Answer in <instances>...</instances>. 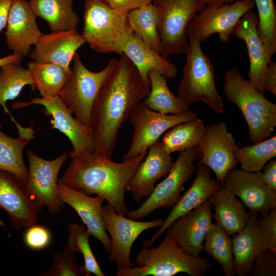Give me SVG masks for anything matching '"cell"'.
Returning a JSON list of instances; mask_svg holds the SVG:
<instances>
[{
    "instance_id": "7dc6e473",
    "label": "cell",
    "mask_w": 276,
    "mask_h": 276,
    "mask_svg": "<svg viewBox=\"0 0 276 276\" xmlns=\"http://www.w3.org/2000/svg\"><path fill=\"white\" fill-rule=\"evenodd\" d=\"M22 57L20 55L13 53L11 55L0 58V66L12 62H21Z\"/></svg>"
},
{
    "instance_id": "ac0fdd59",
    "label": "cell",
    "mask_w": 276,
    "mask_h": 276,
    "mask_svg": "<svg viewBox=\"0 0 276 276\" xmlns=\"http://www.w3.org/2000/svg\"><path fill=\"white\" fill-rule=\"evenodd\" d=\"M213 205L210 198L180 216L166 229L188 255L199 256L203 250L205 235L213 224Z\"/></svg>"
},
{
    "instance_id": "5bb4252c",
    "label": "cell",
    "mask_w": 276,
    "mask_h": 276,
    "mask_svg": "<svg viewBox=\"0 0 276 276\" xmlns=\"http://www.w3.org/2000/svg\"><path fill=\"white\" fill-rule=\"evenodd\" d=\"M202 163L213 171L217 180L223 181L227 173L236 169L238 162L236 153L239 148L226 123L219 121L205 127L199 145Z\"/></svg>"
},
{
    "instance_id": "f1b7e54d",
    "label": "cell",
    "mask_w": 276,
    "mask_h": 276,
    "mask_svg": "<svg viewBox=\"0 0 276 276\" xmlns=\"http://www.w3.org/2000/svg\"><path fill=\"white\" fill-rule=\"evenodd\" d=\"M150 92L143 102L151 110L165 114H175L190 110L189 105L169 89L167 79L158 73L151 71L148 75Z\"/></svg>"
},
{
    "instance_id": "52a82bcc",
    "label": "cell",
    "mask_w": 276,
    "mask_h": 276,
    "mask_svg": "<svg viewBox=\"0 0 276 276\" xmlns=\"http://www.w3.org/2000/svg\"><path fill=\"white\" fill-rule=\"evenodd\" d=\"M73 61V68L58 96L75 117L90 127L93 104L102 85L117 67L118 60L111 59L103 70L97 72L88 70L77 53Z\"/></svg>"
},
{
    "instance_id": "2e32d148",
    "label": "cell",
    "mask_w": 276,
    "mask_h": 276,
    "mask_svg": "<svg viewBox=\"0 0 276 276\" xmlns=\"http://www.w3.org/2000/svg\"><path fill=\"white\" fill-rule=\"evenodd\" d=\"M0 208L9 215L16 229L35 224L41 210L25 183L14 174L0 169Z\"/></svg>"
},
{
    "instance_id": "d6a6232c",
    "label": "cell",
    "mask_w": 276,
    "mask_h": 276,
    "mask_svg": "<svg viewBox=\"0 0 276 276\" xmlns=\"http://www.w3.org/2000/svg\"><path fill=\"white\" fill-rule=\"evenodd\" d=\"M28 69L41 97L58 96L70 73L58 64L35 61L28 63Z\"/></svg>"
},
{
    "instance_id": "7bdbcfd3",
    "label": "cell",
    "mask_w": 276,
    "mask_h": 276,
    "mask_svg": "<svg viewBox=\"0 0 276 276\" xmlns=\"http://www.w3.org/2000/svg\"><path fill=\"white\" fill-rule=\"evenodd\" d=\"M109 6L119 11L129 12L130 11L146 4L152 3L154 0H103Z\"/></svg>"
},
{
    "instance_id": "60d3db41",
    "label": "cell",
    "mask_w": 276,
    "mask_h": 276,
    "mask_svg": "<svg viewBox=\"0 0 276 276\" xmlns=\"http://www.w3.org/2000/svg\"><path fill=\"white\" fill-rule=\"evenodd\" d=\"M253 276L276 275V252L264 249L256 256L251 268Z\"/></svg>"
},
{
    "instance_id": "f6af8a7d",
    "label": "cell",
    "mask_w": 276,
    "mask_h": 276,
    "mask_svg": "<svg viewBox=\"0 0 276 276\" xmlns=\"http://www.w3.org/2000/svg\"><path fill=\"white\" fill-rule=\"evenodd\" d=\"M263 168L262 175L265 183L269 188L276 192V161L271 160Z\"/></svg>"
},
{
    "instance_id": "1f68e13d",
    "label": "cell",
    "mask_w": 276,
    "mask_h": 276,
    "mask_svg": "<svg viewBox=\"0 0 276 276\" xmlns=\"http://www.w3.org/2000/svg\"><path fill=\"white\" fill-rule=\"evenodd\" d=\"M205 126L199 118L179 124L167 131L160 141L164 150L169 154L181 152L200 144Z\"/></svg>"
},
{
    "instance_id": "ba28073f",
    "label": "cell",
    "mask_w": 276,
    "mask_h": 276,
    "mask_svg": "<svg viewBox=\"0 0 276 276\" xmlns=\"http://www.w3.org/2000/svg\"><path fill=\"white\" fill-rule=\"evenodd\" d=\"M152 3L159 12L160 55L167 58L186 54L189 48L188 25L205 7L201 0H154Z\"/></svg>"
},
{
    "instance_id": "ab89813d",
    "label": "cell",
    "mask_w": 276,
    "mask_h": 276,
    "mask_svg": "<svg viewBox=\"0 0 276 276\" xmlns=\"http://www.w3.org/2000/svg\"><path fill=\"white\" fill-rule=\"evenodd\" d=\"M262 215L257 223L264 249L276 252V208Z\"/></svg>"
},
{
    "instance_id": "8d00e7d4",
    "label": "cell",
    "mask_w": 276,
    "mask_h": 276,
    "mask_svg": "<svg viewBox=\"0 0 276 276\" xmlns=\"http://www.w3.org/2000/svg\"><path fill=\"white\" fill-rule=\"evenodd\" d=\"M276 155V136L266 139L253 145L239 148L236 156L242 170L260 172L265 164Z\"/></svg>"
},
{
    "instance_id": "3957f363",
    "label": "cell",
    "mask_w": 276,
    "mask_h": 276,
    "mask_svg": "<svg viewBox=\"0 0 276 276\" xmlns=\"http://www.w3.org/2000/svg\"><path fill=\"white\" fill-rule=\"evenodd\" d=\"M136 267L118 268V276H172L183 272L204 275L211 264L206 258L186 254L176 240L167 234L156 248L143 247L135 258Z\"/></svg>"
},
{
    "instance_id": "bcb514c9",
    "label": "cell",
    "mask_w": 276,
    "mask_h": 276,
    "mask_svg": "<svg viewBox=\"0 0 276 276\" xmlns=\"http://www.w3.org/2000/svg\"><path fill=\"white\" fill-rule=\"evenodd\" d=\"M12 0H0V33L6 27Z\"/></svg>"
},
{
    "instance_id": "83f0119b",
    "label": "cell",
    "mask_w": 276,
    "mask_h": 276,
    "mask_svg": "<svg viewBox=\"0 0 276 276\" xmlns=\"http://www.w3.org/2000/svg\"><path fill=\"white\" fill-rule=\"evenodd\" d=\"M29 3L52 32L77 30L80 19L74 11L73 0H30Z\"/></svg>"
},
{
    "instance_id": "44dd1931",
    "label": "cell",
    "mask_w": 276,
    "mask_h": 276,
    "mask_svg": "<svg viewBox=\"0 0 276 276\" xmlns=\"http://www.w3.org/2000/svg\"><path fill=\"white\" fill-rule=\"evenodd\" d=\"M148 149L147 155L130 179L126 189L137 202L151 195L156 182L168 174L173 164L171 154L164 150L159 140Z\"/></svg>"
},
{
    "instance_id": "681fc988",
    "label": "cell",
    "mask_w": 276,
    "mask_h": 276,
    "mask_svg": "<svg viewBox=\"0 0 276 276\" xmlns=\"http://www.w3.org/2000/svg\"><path fill=\"white\" fill-rule=\"evenodd\" d=\"M0 225L4 227V223L3 221L0 219Z\"/></svg>"
},
{
    "instance_id": "ffe728a7",
    "label": "cell",
    "mask_w": 276,
    "mask_h": 276,
    "mask_svg": "<svg viewBox=\"0 0 276 276\" xmlns=\"http://www.w3.org/2000/svg\"><path fill=\"white\" fill-rule=\"evenodd\" d=\"M57 192L63 202L70 205L76 212L91 235L98 239L109 252L111 241L105 229L102 211L103 203L105 200L97 195L90 197L59 182Z\"/></svg>"
},
{
    "instance_id": "d6986e66",
    "label": "cell",
    "mask_w": 276,
    "mask_h": 276,
    "mask_svg": "<svg viewBox=\"0 0 276 276\" xmlns=\"http://www.w3.org/2000/svg\"><path fill=\"white\" fill-rule=\"evenodd\" d=\"M36 18L29 2L12 1L5 34L7 45L13 53L22 57L28 55L31 47L39 39L42 33Z\"/></svg>"
},
{
    "instance_id": "9a60e30c",
    "label": "cell",
    "mask_w": 276,
    "mask_h": 276,
    "mask_svg": "<svg viewBox=\"0 0 276 276\" xmlns=\"http://www.w3.org/2000/svg\"><path fill=\"white\" fill-rule=\"evenodd\" d=\"M255 6L253 0H236L229 4L206 6L190 23L201 43L216 33L221 41L228 43L241 18Z\"/></svg>"
},
{
    "instance_id": "484cf974",
    "label": "cell",
    "mask_w": 276,
    "mask_h": 276,
    "mask_svg": "<svg viewBox=\"0 0 276 276\" xmlns=\"http://www.w3.org/2000/svg\"><path fill=\"white\" fill-rule=\"evenodd\" d=\"M258 214L250 213L244 227L232 239L235 274L245 276L251 273L254 259L264 249L259 230Z\"/></svg>"
},
{
    "instance_id": "d4e9b609",
    "label": "cell",
    "mask_w": 276,
    "mask_h": 276,
    "mask_svg": "<svg viewBox=\"0 0 276 276\" xmlns=\"http://www.w3.org/2000/svg\"><path fill=\"white\" fill-rule=\"evenodd\" d=\"M122 53L132 63L144 82L149 86L148 75L151 71L158 73L167 79L174 78L177 76L178 70L175 64L148 46L133 33L125 43Z\"/></svg>"
},
{
    "instance_id": "e575fe53",
    "label": "cell",
    "mask_w": 276,
    "mask_h": 276,
    "mask_svg": "<svg viewBox=\"0 0 276 276\" xmlns=\"http://www.w3.org/2000/svg\"><path fill=\"white\" fill-rule=\"evenodd\" d=\"M206 251L221 266L225 276H234L232 239L216 223L207 232L203 245Z\"/></svg>"
},
{
    "instance_id": "8992f818",
    "label": "cell",
    "mask_w": 276,
    "mask_h": 276,
    "mask_svg": "<svg viewBox=\"0 0 276 276\" xmlns=\"http://www.w3.org/2000/svg\"><path fill=\"white\" fill-rule=\"evenodd\" d=\"M189 48L178 96L188 105L197 101L205 103L219 113H223V103L215 83L214 67L203 53L190 22L188 28Z\"/></svg>"
},
{
    "instance_id": "5b68a950",
    "label": "cell",
    "mask_w": 276,
    "mask_h": 276,
    "mask_svg": "<svg viewBox=\"0 0 276 276\" xmlns=\"http://www.w3.org/2000/svg\"><path fill=\"white\" fill-rule=\"evenodd\" d=\"M128 13L116 10L103 0H85L82 35L89 47L102 54H122L133 33Z\"/></svg>"
},
{
    "instance_id": "7c38bea8",
    "label": "cell",
    "mask_w": 276,
    "mask_h": 276,
    "mask_svg": "<svg viewBox=\"0 0 276 276\" xmlns=\"http://www.w3.org/2000/svg\"><path fill=\"white\" fill-rule=\"evenodd\" d=\"M102 211L105 229L111 241L108 260L116 263L118 268L133 267L130 253L133 243L144 231L160 227L164 220L141 221L132 219L116 212L108 203L102 207Z\"/></svg>"
},
{
    "instance_id": "f35d334b",
    "label": "cell",
    "mask_w": 276,
    "mask_h": 276,
    "mask_svg": "<svg viewBox=\"0 0 276 276\" xmlns=\"http://www.w3.org/2000/svg\"><path fill=\"white\" fill-rule=\"evenodd\" d=\"M74 254L75 252L66 247L63 252L55 253L51 267L42 273L40 275H85L82 265H79Z\"/></svg>"
},
{
    "instance_id": "d590c367",
    "label": "cell",
    "mask_w": 276,
    "mask_h": 276,
    "mask_svg": "<svg viewBox=\"0 0 276 276\" xmlns=\"http://www.w3.org/2000/svg\"><path fill=\"white\" fill-rule=\"evenodd\" d=\"M68 236L66 248L77 253L81 254L84 264L82 265L85 276L94 274L97 276H105L90 247L89 238L91 234L83 224L68 223Z\"/></svg>"
},
{
    "instance_id": "7402d4cb",
    "label": "cell",
    "mask_w": 276,
    "mask_h": 276,
    "mask_svg": "<svg viewBox=\"0 0 276 276\" xmlns=\"http://www.w3.org/2000/svg\"><path fill=\"white\" fill-rule=\"evenodd\" d=\"M220 185L218 180L211 179L210 169L204 164L198 163L196 175L192 184L172 207L158 230L149 240L143 242V247H151L159 236L174 221L210 198Z\"/></svg>"
},
{
    "instance_id": "e0dca14e",
    "label": "cell",
    "mask_w": 276,
    "mask_h": 276,
    "mask_svg": "<svg viewBox=\"0 0 276 276\" xmlns=\"http://www.w3.org/2000/svg\"><path fill=\"white\" fill-rule=\"evenodd\" d=\"M221 185L241 199L250 213L264 214L276 208V192L265 183L262 172L229 171Z\"/></svg>"
},
{
    "instance_id": "ee69618b",
    "label": "cell",
    "mask_w": 276,
    "mask_h": 276,
    "mask_svg": "<svg viewBox=\"0 0 276 276\" xmlns=\"http://www.w3.org/2000/svg\"><path fill=\"white\" fill-rule=\"evenodd\" d=\"M264 87L276 96V62L271 60L264 75Z\"/></svg>"
},
{
    "instance_id": "f546056e",
    "label": "cell",
    "mask_w": 276,
    "mask_h": 276,
    "mask_svg": "<svg viewBox=\"0 0 276 276\" xmlns=\"http://www.w3.org/2000/svg\"><path fill=\"white\" fill-rule=\"evenodd\" d=\"M128 19L133 33L148 46L160 54L159 12L157 7L150 3L134 9L128 13Z\"/></svg>"
},
{
    "instance_id": "277c9868",
    "label": "cell",
    "mask_w": 276,
    "mask_h": 276,
    "mask_svg": "<svg viewBox=\"0 0 276 276\" xmlns=\"http://www.w3.org/2000/svg\"><path fill=\"white\" fill-rule=\"evenodd\" d=\"M223 90L228 101L241 111L248 126L249 139L256 144L268 138L276 126V105L236 67L225 72Z\"/></svg>"
},
{
    "instance_id": "4dcf8cb0",
    "label": "cell",
    "mask_w": 276,
    "mask_h": 276,
    "mask_svg": "<svg viewBox=\"0 0 276 276\" xmlns=\"http://www.w3.org/2000/svg\"><path fill=\"white\" fill-rule=\"evenodd\" d=\"M21 62H12L0 66V105L11 118L6 103L16 99L26 85L35 90L34 79L31 72L21 66Z\"/></svg>"
},
{
    "instance_id": "74e56055",
    "label": "cell",
    "mask_w": 276,
    "mask_h": 276,
    "mask_svg": "<svg viewBox=\"0 0 276 276\" xmlns=\"http://www.w3.org/2000/svg\"><path fill=\"white\" fill-rule=\"evenodd\" d=\"M256 5L258 29L269 61L276 52V9L273 0H253Z\"/></svg>"
},
{
    "instance_id": "836d02e7",
    "label": "cell",
    "mask_w": 276,
    "mask_h": 276,
    "mask_svg": "<svg viewBox=\"0 0 276 276\" xmlns=\"http://www.w3.org/2000/svg\"><path fill=\"white\" fill-rule=\"evenodd\" d=\"M30 140L21 137L14 138L2 131L0 123V169L10 172L26 183L28 175L23 151Z\"/></svg>"
},
{
    "instance_id": "603a6c76",
    "label": "cell",
    "mask_w": 276,
    "mask_h": 276,
    "mask_svg": "<svg viewBox=\"0 0 276 276\" xmlns=\"http://www.w3.org/2000/svg\"><path fill=\"white\" fill-rule=\"evenodd\" d=\"M85 43L84 38L77 30L42 34L29 55L33 61L56 64L70 73L74 55Z\"/></svg>"
},
{
    "instance_id": "6da1fadb",
    "label": "cell",
    "mask_w": 276,
    "mask_h": 276,
    "mask_svg": "<svg viewBox=\"0 0 276 276\" xmlns=\"http://www.w3.org/2000/svg\"><path fill=\"white\" fill-rule=\"evenodd\" d=\"M150 86L142 79L135 67L124 54L102 85L91 112L90 128L94 151L111 159L119 130L129 119Z\"/></svg>"
},
{
    "instance_id": "7a4b0ae2",
    "label": "cell",
    "mask_w": 276,
    "mask_h": 276,
    "mask_svg": "<svg viewBox=\"0 0 276 276\" xmlns=\"http://www.w3.org/2000/svg\"><path fill=\"white\" fill-rule=\"evenodd\" d=\"M146 155L116 163L94 151L84 150L71 158L58 182L88 195L96 194L116 212L125 215L127 185Z\"/></svg>"
},
{
    "instance_id": "4316f807",
    "label": "cell",
    "mask_w": 276,
    "mask_h": 276,
    "mask_svg": "<svg viewBox=\"0 0 276 276\" xmlns=\"http://www.w3.org/2000/svg\"><path fill=\"white\" fill-rule=\"evenodd\" d=\"M210 199L214 210L213 217L227 234L234 236L244 227L249 213L227 188L221 185Z\"/></svg>"
},
{
    "instance_id": "cb8c5ba5",
    "label": "cell",
    "mask_w": 276,
    "mask_h": 276,
    "mask_svg": "<svg viewBox=\"0 0 276 276\" xmlns=\"http://www.w3.org/2000/svg\"><path fill=\"white\" fill-rule=\"evenodd\" d=\"M232 35L244 40L249 59V81L255 88L263 94L264 75L270 62L258 29V16L251 10L241 18Z\"/></svg>"
},
{
    "instance_id": "9c48e42d",
    "label": "cell",
    "mask_w": 276,
    "mask_h": 276,
    "mask_svg": "<svg viewBox=\"0 0 276 276\" xmlns=\"http://www.w3.org/2000/svg\"><path fill=\"white\" fill-rule=\"evenodd\" d=\"M201 156L199 146L180 152L165 179L155 187L151 195L139 208L127 211L126 216L140 220L158 209L173 207L181 197L183 185L196 169L195 161Z\"/></svg>"
},
{
    "instance_id": "b9f144b4",
    "label": "cell",
    "mask_w": 276,
    "mask_h": 276,
    "mask_svg": "<svg viewBox=\"0 0 276 276\" xmlns=\"http://www.w3.org/2000/svg\"><path fill=\"white\" fill-rule=\"evenodd\" d=\"M51 239V234L48 229L36 224L29 226L24 235L26 244L34 250L45 248L50 243Z\"/></svg>"
},
{
    "instance_id": "c3c4849f",
    "label": "cell",
    "mask_w": 276,
    "mask_h": 276,
    "mask_svg": "<svg viewBox=\"0 0 276 276\" xmlns=\"http://www.w3.org/2000/svg\"><path fill=\"white\" fill-rule=\"evenodd\" d=\"M235 1L236 0H201L205 7L229 4Z\"/></svg>"
},
{
    "instance_id": "8fae6325",
    "label": "cell",
    "mask_w": 276,
    "mask_h": 276,
    "mask_svg": "<svg viewBox=\"0 0 276 276\" xmlns=\"http://www.w3.org/2000/svg\"><path fill=\"white\" fill-rule=\"evenodd\" d=\"M27 155L29 170L25 185L28 193L40 210L46 206L52 214L59 212L65 204L58 194V176L68 154L65 152L53 159L46 160L29 149Z\"/></svg>"
},
{
    "instance_id": "30bf717a",
    "label": "cell",
    "mask_w": 276,
    "mask_h": 276,
    "mask_svg": "<svg viewBox=\"0 0 276 276\" xmlns=\"http://www.w3.org/2000/svg\"><path fill=\"white\" fill-rule=\"evenodd\" d=\"M197 117V113L191 110L179 114H162L150 109L143 102H140L129 119L133 127V132L130 147L123 156V161L146 153L147 149L169 129Z\"/></svg>"
},
{
    "instance_id": "4fadbf2b",
    "label": "cell",
    "mask_w": 276,
    "mask_h": 276,
    "mask_svg": "<svg viewBox=\"0 0 276 276\" xmlns=\"http://www.w3.org/2000/svg\"><path fill=\"white\" fill-rule=\"evenodd\" d=\"M32 105L44 107V112L52 118V128L58 129L66 135L72 145L68 155L72 158L84 150L94 151L91 128L82 124L73 116V113L58 96L35 97L28 102H16L12 104L13 109H18Z\"/></svg>"
}]
</instances>
